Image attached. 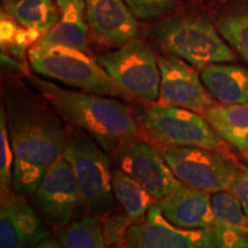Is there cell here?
I'll return each instance as SVG.
<instances>
[{"instance_id":"6da1fadb","label":"cell","mask_w":248,"mask_h":248,"mask_svg":"<svg viewBox=\"0 0 248 248\" xmlns=\"http://www.w3.org/2000/svg\"><path fill=\"white\" fill-rule=\"evenodd\" d=\"M5 116L14 152V191L30 194L62 155L68 131L57 116L36 102H12Z\"/></svg>"},{"instance_id":"7a4b0ae2","label":"cell","mask_w":248,"mask_h":248,"mask_svg":"<svg viewBox=\"0 0 248 248\" xmlns=\"http://www.w3.org/2000/svg\"><path fill=\"white\" fill-rule=\"evenodd\" d=\"M30 80L62 119L85 131L108 153L115 155L123 146L140 138L137 119L123 102L60 88L38 77Z\"/></svg>"},{"instance_id":"3957f363","label":"cell","mask_w":248,"mask_h":248,"mask_svg":"<svg viewBox=\"0 0 248 248\" xmlns=\"http://www.w3.org/2000/svg\"><path fill=\"white\" fill-rule=\"evenodd\" d=\"M141 131L164 148L201 147L232 156L206 117L185 108L151 102L135 114Z\"/></svg>"},{"instance_id":"277c9868","label":"cell","mask_w":248,"mask_h":248,"mask_svg":"<svg viewBox=\"0 0 248 248\" xmlns=\"http://www.w3.org/2000/svg\"><path fill=\"white\" fill-rule=\"evenodd\" d=\"M29 59L36 73L83 91L106 97H135L111 78L86 52L62 46L36 45L29 51Z\"/></svg>"},{"instance_id":"5b68a950","label":"cell","mask_w":248,"mask_h":248,"mask_svg":"<svg viewBox=\"0 0 248 248\" xmlns=\"http://www.w3.org/2000/svg\"><path fill=\"white\" fill-rule=\"evenodd\" d=\"M62 156L69 161L78 181L83 202L95 212L111 208L114 202L110 160L91 136L76 126L67 132Z\"/></svg>"},{"instance_id":"8992f818","label":"cell","mask_w":248,"mask_h":248,"mask_svg":"<svg viewBox=\"0 0 248 248\" xmlns=\"http://www.w3.org/2000/svg\"><path fill=\"white\" fill-rule=\"evenodd\" d=\"M157 37L170 53L195 67L234 60V54L209 21L193 16L164 20L157 26Z\"/></svg>"},{"instance_id":"52a82bcc","label":"cell","mask_w":248,"mask_h":248,"mask_svg":"<svg viewBox=\"0 0 248 248\" xmlns=\"http://www.w3.org/2000/svg\"><path fill=\"white\" fill-rule=\"evenodd\" d=\"M173 175L188 187L216 193L230 191L241 170L233 159L201 147H169L161 150Z\"/></svg>"},{"instance_id":"ba28073f","label":"cell","mask_w":248,"mask_h":248,"mask_svg":"<svg viewBox=\"0 0 248 248\" xmlns=\"http://www.w3.org/2000/svg\"><path fill=\"white\" fill-rule=\"evenodd\" d=\"M99 64L121 86L148 102L160 98L159 60L152 49L133 39L115 51L99 55Z\"/></svg>"},{"instance_id":"9c48e42d","label":"cell","mask_w":248,"mask_h":248,"mask_svg":"<svg viewBox=\"0 0 248 248\" xmlns=\"http://www.w3.org/2000/svg\"><path fill=\"white\" fill-rule=\"evenodd\" d=\"M115 159L119 168L136 179L155 201L184 186L169 168L162 152L147 142H130L116 152Z\"/></svg>"},{"instance_id":"30bf717a","label":"cell","mask_w":248,"mask_h":248,"mask_svg":"<svg viewBox=\"0 0 248 248\" xmlns=\"http://www.w3.org/2000/svg\"><path fill=\"white\" fill-rule=\"evenodd\" d=\"M38 209L53 224H69L83 195L73 167L64 156L59 157L44 173L35 191ZM84 203V202H83Z\"/></svg>"},{"instance_id":"8fae6325","label":"cell","mask_w":248,"mask_h":248,"mask_svg":"<svg viewBox=\"0 0 248 248\" xmlns=\"http://www.w3.org/2000/svg\"><path fill=\"white\" fill-rule=\"evenodd\" d=\"M159 68L160 104L185 108L203 115L215 106L199 74L185 60L173 54L163 55L159 58Z\"/></svg>"},{"instance_id":"7c38bea8","label":"cell","mask_w":248,"mask_h":248,"mask_svg":"<svg viewBox=\"0 0 248 248\" xmlns=\"http://www.w3.org/2000/svg\"><path fill=\"white\" fill-rule=\"evenodd\" d=\"M125 240L133 248H212L208 229H179L167 221L155 202L141 222L133 223Z\"/></svg>"},{"instance_id":"4fadbf2b","label":"cell","mask_w":248,"mask_h":248,"mask_svg":"<svg viewBox=\"0 0 248 248\" xmlns=\"http://www.w3.org/2000/svg\"><path fill=\"white\" fill-rule=\"evenodd\" d=\"M46 238L42 221L22 194L2 195L0 248H35Z\"/></svg>"},{"instance_id":"5bb4252c","label":"cell","mask_w":248,"mask_h":248,"mask_svg":"<svg viewBox=\"0 0 248 248\" xmlns=\"http://www.w3.org/2000/svg\"><path fill=\"white\" fill-rule=\"evenodd\" d=\"M93 35L104 44L121 47L138 36V23L122 0H85Z\"/></svg>"},{"instance_id":"9a60e30c","label":"cell","mask_w":248,"mask_h":248,"mask_svg":"<svg viewBox=\"0 0 248 248\" xmlns=\"http://www.w3.org/2000/svg\"><path fill=\"white\" fill-rule=\"evenodd\" d=\"M156 203L164 218L179 229H209L215 223L208 192L184 185Z\"/></svg>"},{"instance_id":"2e32d148","label":"cell","mask_w":248,"mask_h":248,"mask_svg":"<svg viewBox=\"0 0 248 248\" xmlns=\"http://www.w3.org/2000/svg\"><path fill=\"white\" fill-rule=\"evenodd\" d=\"M60 20L44 33L37 46H62L88 52V24L84 21L85 0H55Z\"/></svg>"},{"instance_id":"e0dca14e","label":"cell","mask_w":248,"mask_h":248,"mask_svg":"<svg viewBox=\"0 0 248 248\" xmlns=\"http://www.w3.org/2000/svg\"><path fill=\"white\" fill-rule=\"evenodd\" d=\"M208 92L223 105L248 104V70L233 64H210L200 73Z\"/></svg>"},{"instance_id":"ac0fdd59","label":"cell","mask_w":248,"mask_h":248,"mask_svg":"<svg viewBox=\"0 0 248 248\" xmlns=\"http://www.w3.org/2000/svg\"><path fill=\"white\" fill-rule=\"evenodd\" d=\"M113 194L132 223L141 222L156 202L139 183L123 170H113Z\"/></svg>"},{"instance_id":"d6986e66","label":"cell","mask_w":248,"mask_h":248,"mask_svg":"<svg viewBox=\"0 0 248 248\" xmlns=\"http://www.w3.org/2000/svg\"><path fill=\"white\" fill-rule=\"evenodd\" d=\"M62 248H106L102 222L99 217L86 216L64 225L58 232Z\"/></svg>"},{"instance_id":"ffe728a7","label":"cell","mask_w":248,"mask_h":248,"mask_svg":"<svg viewBox=\"0 0 248 248\" xmlns=\"http://www.w3.org/2000/svg\"><path fill=\"white\" fill-rule=\"evenodd\" d=\"M11 12L23 27L37 28L46 33L60 17L53 0H17L11 5Z\"/></svg>"},{"instance_id":"44dd1931","label":"cell","mask_w":248,"mask_h":248,"mask_svg":"<svg viewBox=\"0 0 248 248\" xmlns=\"http://www.w3.org/2000/svg\"><path fill=\"white\" fill-rule=\"evenodd\" d=\"M221 35L248 61V6L225 13L219 18Z\"/></svg>"},{"instance_id":"7402d4cb","label":"cell","mask_w":248,"mask_h":248,"mask_svg":"<svg viewBox=\"0 0 248 248\" xmlns=\"http://www.w3.org/2000/svg\"><path fill=\"white\" fill-rule=\"evenodd\" d=\"M204 117L217 133L248 132V104L215 105L206 111Z\"/></svg>"},{"instance_id":"603a6c76","label":"cell","mask_w":248,"mask_h":248,"mask_svg":"<svg viewBox=\"0 0 248 248\" xmlns=\"http://www.w3.org/2000/svg\"><path fill=\"white\" fill-rule=\"evenodd\" d=\"M212 208L215 222L248 232V217L239 199L231 191L213 193Z\"/></svg>"},{"instance_id":"cb8c5ba5","label":"cell","mask_w":248,"mask_h":248,"mask_svg":"<svg viewBox=\"0 0 248 248\" xmlns=\"http://www.w3.org/2000/svg\"><path fill=\"white\" fill-rule=\"evenodd\" d=\"M0 188L1 197L11 194L14 188V152L2 107L0 113Z\"/></svg>"},{"instance_id":"d4e9b609","label":"cell","mask_w":248,"mask_h":248,"mask_svg":"<svg viewBox=\"0 0 248 248\" xmlns=\"http://www.w3.org/2000/svg\"><path fill=\"white\" fill-rule=\"evenodd\" d=\"M212 248H248V232L215 222L208 229Z\"/></svg>"},{"instance_id":"484cf974","label":"cell","mask_w":248,"mask_h":248,"mask_svg":"<svg viewBox=\"0 0 248 248\" xmlns=\"http://www.w3.org/2000/svg\"><path fill=\"white\" fill-rule=\"evenodd\" d=\"M136 16L152 20L169 13L175 6V0H124Z\"/></svg>"},{"instance_id":"4316f807","label":"cell","mask_w":248,"mask_h":248,"mask_svg":"<svg viewBox=\"0 0 248 248\" xmlns=\"http://www.w3.org/2000/svg\"><path fill=\"white\" fill-rule=\"evenodd\" d=\"M101 222L102 229H104L105 241L107 245H111V246L122 244L123 238L126 237V231H128L130 225L133 224L128 215H114Z\"/></svg>"},{"instance_id":"83f0119b","label":"cell","mask_w":248,"mask_h":248,"mask_svg":"<svg viewBox=\"0 0 248 248\" xmlns=\"http://www.w3.org/2000/svg\"><path fill=\"white\" fill-rule=\"evenodd\" d=\"M230 191L239 199L248 217V167L241 170Z\"/></svg>"},{"instance_id":"f1b7e54d","label":"cell","mask_w":248,"mask_h":248,"mask_svg":"<svg viewBox=\"0 0 248 248\" xmlns=\"http://www.w3.org/2000/svg\"><path fill=\"white\" fill-rule=\"evenodd\" d=\"M226 142L239 150L248 159V132L223 131L218 133Z\"/></svg>"},{"instance_id":"f546056e","label":"cell","mask_w":248,"mask_h":248,"mask_svg":"<svg viewBox=\"0 0 248 248\" xmlns=\"http://www.w3.org/2000/svg\"><path fill=\"white\" fill-rule=\"evenodd\" d=\"M16 28H15L14 23L8 20H1V24H0V37H1V45L8 44V43H13L16 35Z\"/></svg>"},{"instance_id":"4dcf8cb0","label":"cell","mask_w":248,"mask_h":248,"mask_svg":"<svg viewBox=\"0 0 248 248\" xmlns=\"http://www.w3.org/2000/svg\"><path fill=\"white\" fill-rule=\"evenodd\" d=\"M14 42L17 43V44L28 46L29 45V39H28V31L20 29L16 31V35H15Z\"/></svg>"},{"instance_id":"1f68e13d","label":"cell","mask_w":248,"mask_h":248,"mask_svg":"<svg viewBox=\"0 0 248 248\" xmlns=\"http://www.w3.org/2000/svg\"><path fill=\"white\" fill-rule=\"evenodd\" d=\"M27 31H28V39H29V45L35 42H38L43 36L42 31L37 29V28H28Z\"/></svg>"},{"instance_id":"d6a6232c","label":"cell","mask_w":248,"mask_h":248,"mask_svg":"<svg viewBox=\"0 0 248 248\" xmlns=\"http://www.w3.org/2000/svg\"><path fill=\"white\" fill-rule=\"evenodd\" d=\"M35 248H62V246L59 241L52 239V238H46Z\"/></svg>"},{"instance_id":"836d02e7","label":"cell","mask_w":248,"mask_h":248,"mask_svg":"<svg viewBox=\"0 0 248 248\" xmlns=\"http://www.w3.org/2000/svg\"><path fill=\"white\" fill-rule=\"evenodd\" d=\"M1 62L5 67L11 68V69H13V70L20 69V64L16 63L14 60H12V59H9L7 55H4V54L1 55Z\"/></svg>"},{"instance_id":"e575fe53","label":"cell","mask_w":248,"mask_h":248,"mask_svg":"<svg viewBox=\"0 0 248 248\" xmlns=\"http://www.w3.org/2000/svg\"><path fill=\"white\" fill-rule=\"evenodd\" d=\"M24 49H26V46L17 44V43L13 42L11 44V51L14 55H17V57H22L24 54Z\"/></svg>"},{"instance_id":"d590c367","label":"cell","mask_w":248,"mask_h":248,"mask_svg":"<svg viewBox=\"0 0 248 248\" xmlns=\"http://www.w3.org/2000/svg\"><path fill=\"white\" fill-rule=\"evenodd\" d=\"M120 248H133L128 241H123L122 244H120Z\"/></svg>"},{"instance_id":"8d00e7d4","label":"cell","mask_w":248,"mask_h":248,"mask_svg":"<svg viewBox=\"0 0 248 248\" xmlns=\"http://www.w3.org/2000/svg\"><path fill=\"white\" fill-rule=\"evenodd\" d=\"M5 2H7V4H11V5H13L14 2H16L17 0H4Z\"/></svg>"},{"instance_id":"74e56055","label":"cell","mask_w":248,"mask_h":248,"mask_svg":"<svg viewBox=\"0 0 248 248\" xmlns=\"http://www.w3.org/2000/svg\"><path fill=\"white\" fill-rule=\"evenodd\" d=\"M111 248H120V245H114V246Z\"/></svg>"}]
</instances>
